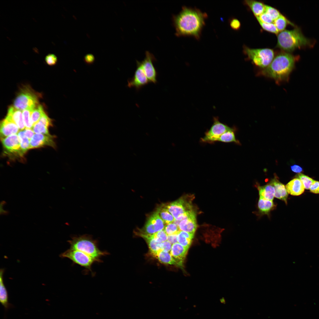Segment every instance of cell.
I'll return each mask as SVG.
<instances>
[{"label": "cell", "instance_id": "6da1fadb", "mask_svg": "<svg viewBox=\"0 0 319 319\" xmlns=\"http://www.w3.org/2000/svg\"><path fill=\"white\" fill-rule=\"evenodd\" d=\"M208 15L199 9L183 6L178 14L173 15V24L177 36H191L198 40Z\"/></svg>", "mask_w": 319, "mask_h": 319}, {"label": "cell", "instance_id": "7a4b0ae2", "mask_svg": "<svg viewBox=\"0 0 319 319\" xmlns=\"http://www.w3.org/2000/svg\"><path fill=\"white\" fill-rule=\"evenodd\" d=\"M298 59V57L281 51L275 55L270 64L262 69L261 73L277 83L287 81Z\"/></svg>", "mask_w": 319, "mask_h": 319}, {"label": "cell", "instance_id": "3957f363", "mask_svg": "<svg viewBox=\"0 0 319 319\" xmlns=\"http://www.w3.org/2000/svg\"><path fill=\"white\" fill-rule=\"evenodd\" d=\"M311 42L303 34L300 28L285 30L279 33L276 47L281 51L290 53L297 48L311 45Z\"/></svg>", "mask_w": 319, "mask_h": 319}, {"label": "cell", "instance_id": "277c9868", "mask_svg": "<svg viewBox=\"0 0 319 319\" xmlns=\"http://www.w3.org/2000/svg\"><path fill=\"white\" fill-rule=\"evenodd\" d=\"M68 242L70 248L84 253L95 259L97 263L102 262L101 258L109 254L107 251L100 249L98 241L93 239L90 235L84 234L73 236Z\"/></svg>", "mask_w": 319, "mask_h": 319}, {"label": "cell", "instance_id": "5b68a950", "mask_svg": "<svg viewBox=\"0 0 319 319\" xmlns=\"http://www.w3.org/2000/svg\"><path fill=\"white\" fill-rule=\"evenodd\" d=\"M243 51L253 64L262 69L270 64L275 55L274 50L268 48H252L244 45Z\"/></svg>", "mask_w": 319, "mask_h": 319}, {"label": "cell", "instance_id": "8992f818", "mask_svg": "<svg viewBox=\"0 0 319 319\" xmlns=\"http://www.w3.org/2000/svg\"><path fill=\"white\" fill-rule=\"evenodd\" d=\"M191 201V199L187 197H182L176 201L164 205L175 220L180 221L187 213L194 210Z\"/></svg>", "mask_w": 319, "mask_h": 319}, {"label": "cell", "instance_id": "52a82bcc", "mask_svg": "<svg viewBox=\"0 0 319 319\" xmlns=\"http://www.w3.org/2000/svg\"><path fill=\"white\" fill-rule=\"evenodd\" d=\"M38 96L28 87L21 90L14 101V107L21 110L27 109H34L38 105Z\"/></svg>", "mask_w": 319, "mask_h": 319}, {"label": "cell", "instance_id": "ba28073f", "mask_svg": "<svg viewBox=\"0 0 319 319\" xmlns=\"http://www.w3.org/2000/svg\"><path fill=\"white\" fill-rule=\"evenodd\" d=\"M60 256L69 258L74 263L84 267L92 273V265L97 263L95 259L84 253L70 248L61 253Z\"/></svg>", "mask_w": 319, "mask_h": 319}, {"label": "cell", "instance_id": "9c48e42d", "mask_svg": "<svg viewBox=\"0 0 319 319\" xmlns=\"http://www.w3.org/2000/svg\"><path fill=\"white\" fill-rule=\"evenodd\" d=\"M232 128L220 122L218 117H214L212 125L210 129L205 132L204 136L201 138L200 142L204 143L214 144L220 136Z\"/></svg>", "mask_w": 319, "mask_h": 319}, {"label": "cell", "instance_id": "30bf717a", "mask_svg": "<svg viewBox=\"0 0 319 319\" xmlns=\"http://www.w3.org/2000/svg\"><path fill=\"white\" fill-rule=\"evenodd\" d=\"M136 68L133 77L128 80V87L134 88L137 91L148 84L149 82L142 66L141 61H136Z\"/></svg>", "mask_w": 319, "mask_h": 319}, {"label": "cell", "instance_id": "8fae6325", "mask_svg": "<svg viewBox=\"0 0 319 319\" xmlns=\"http://www.w3.org/2000/svg\"><path fill=\"white\" fill-rule=\"evenodd\" d=\"M165 224L157 211L149 217L143 228L138 234L152 235L164 230Z\"/></svg>", "mask_w": 319, "mask_h": 319}, {"label": "cell", "instance_id": "7c38bea8", "mask_svg": "<svg viewBox=\"0 0 319 319\" xmlns=\"http://www.w3.org/2000/svg\"><path fill=\"white\" fill-rule=\"evenodd\" d=\"M156 61L154 56L149 51L145 52L144 59L141 61L145 74L150 83L155 84L157 82V71L154 65V62Z\"/></svg>", "mask_w": 319, "mask_h": 319}, {"label": "cell", "instance_id": "4fadbf2b", "mask_svg": "<svg viewBox=\"0 0 319 319\" xmlns=\"http://www.w3.org/2000/svg\"><path fill=\"white\" fill-rule=\"evenodd\" d=\"M180 231L194 233L196 230V214L194 210L187 214L180 221H176Z\"/></svg>", "mask_w": 319, "mask_h": 319}, {"label": "cell", "instance_id": "5bb4252c", "mask_svg": "<svg viewBox=\"0 0 319 319\" xmlns=\"http://www.w3.org/2000/svg\"><path fill=\"white\" fill-rule=\"evenodd\" d=\"M1 140L3 145L7 152L11 153H17L20 156L23 155L17 134L11 135Z\"/></svg>", "mask_w": 319, "mask_h": 319}, {"label": "cell", "instance_id": "9a60e30c", "mask_svg": "<svg viewBox=\"0 0 319 319\" xmlns=\"http://www.w3.org/2000/svg\"><path fill=\"white\" fill-rule=\"evenodd\" d=\"M45 146L55 147V144L51 135L35 134L30 140V149L38 148Z\"/></svg>", "mask_w": 319, "mask_h": 319}, {"label": "cell", "instance_id": "2e32d148", "mask_svg": "<svg viewBox=\"0 0 319 319\" xmlns=\"http://www.w3.org/2000/svg\"><path fill=\"white\" fill-rule=\"evenodd\" d=\"M20 131L17 125L6 117L0 124L1 139H2L11 135L17 134Z\"/></svg>", "mask_w": 319, "mask_h": 319}, {"label": "cell", "instance_id": "e0dca14e", "mask_svg": "<svg viewBox=\"0 0 319 319\" xmlns=\"http://www.w3.org/2000/svg\"><path fill=\"white\" fill-rule=\"evenodd\" d=\"M188 248L177 242L172 245L170 254L182 268Z\"/></svg>", "mask_w": 319, "mask_h": 319}, {"label": "cell", "instance_id": "ac0fdd59", "mask_svg": "<svg viewBox=\"0 0 319 319\" xmlns=\"http://www.w3.org/2000/svg\"><path fill=\"white\" fill-rule=\"evenodd\" d=\"M6 117L15 123L20 131L24 130L25 128L21 110L16 109L14 106H10L8 109Z\"/></svg>", "mask_w": 319, "mask_h": 319}, {"label": "cell", "instance_id": "d6986e66", "mask_svg": "<svg viewBox=\"0 0 319 319\" xmlns=\"http://www.w3.org/2000/svg\"><path fill=\"white\" fill-rule=\"evenodd\" d=\"M274 187L275 190V197L284 202L287 204L288 193L286 186L280 182L276 177H275L270 182Z\"/></svg>", "mask_w": 319, "mask_h": 319}, {"label": "cell", "instance_id": "ffe728a7", "mask_svg": "<svg viewBox=\"0 0 319 319\" xmlns=\"http://www.w3.org/2000/svg\"><path fill=\"white\" fill-rule=\"evenodd\" d=\"M4 269L2 268L0 271V301L3 306L5 311L13 307L9 301L8 293L4 284L3 281V274Z\"/></svg>", "mask_w": 319, "mask_h": 319}, {"label": "cell", "instance_id": "44dd1931", "mask_svg": "<svg viewBox=\"0 0 319 319\" xmlns=\"http://www.w3.org/2000/svg\"><path fill=\"white\" fill-rule=\"evenodd\" d=\"M288 193L294 196H298L304 191L305 187L299 178H295L289 182L286 185Z\"/></svg>", "mask_w": 319, "mask_h": 319}, {"label": "cell", "instance_id": "7402d4cb", "mask_svg": "<svg viewBox=\"0 0 319 319\" xmlns=\"http://www.w3.org/2000/svg\"><path fill=\"white\" fill-rule=\"evenodd\" d=\"M259 198L273 201L275 196V190L273 185L270 182L262 186H257Z\"/></svg>", "mask_w": 319, "mask_h": 319}, {"label": "cell", "instance_id": "603a6c76", "mask_svg": "<svg viewBox=\"0 0 319 319\" xmlns=\"http://www.w3.org/2000/svg\"><path fill=\"white\" fill-rule=\"evenodd\" d=\"M138 234L145 240L147 244L151 253L154 257H156L158 253L160 250L161 243L156 241L154 237L153 234Z\"/></svg>", "mask_w": 319, "mask_h": 319}, {"label": "cell", "instance_id": "cb8c5ba5", "mask_svg": "<svg viewBox=\"0 0 319 319\" xmlns=\"http://www.w3.org/2000/svg\"><path fill=\"white\" fill-rule=\"evenodd\" d=\"M245 4L251 10L255 16H258L265 12V4L254 0H245Z\"/></svg>", "mask_w": 319, "mask_h": 319}, {"label": "cell", "instance_id": "d4e9b609", "mask_svg": "<svg viewBox=\"0 0 319 319\" xmlns=\"http://www.w3.org/2000/svg\"><path fill=\"white\" fill-rule=\"evenodd\" d=\"M276 206L273 201L259 198L258 207L259 212L262 214H268Z\"/></svg>", "mask_w": 319, "mask_h": 319}, {"label": "cell", "instance_id": "484cf974", "mask_svg": "<svg viewBox=\"0 0 319 319\" xmlns=\"http://www.w3.org/2000/svg\"><path fill=\"white\" fill-rule=\"evenodd\" d=\"M194 233L180 231L177 235L178 242L189 248L194 236Z\"/></svg>", "mask_w": 319, "mask_h": 319}, {"label": "cell", "instance_id": "4316f807", "mask_svg": "<svg viewBox=\"0 0 319 319\" xmlns=\"http://www.w3.org/2000/svg\"><path fill=\"white\" fill-rule=\"evenodd\" d=\"M156 257L162 263L174 265L180 268V265L169 252L160 250L157 254Z\"/></svg>", "mask_w": 319, "mask_h": 319}, {"label": "cell", "instance_id": "83f0119b", "mask_svg": "<svg viewBox=\"0 0 319 319\" xmlns=\"http://www.w3.org/2000/svg\"><path fill=\"white\" fill-rule=\"evenodd\" d=\"M157 211L165 225L173 223L175 220L173 216L163 204L158 208Z\"/></svg>", "mask_w": 319, "mask_h": 319}, {"label": "cell", "instance_id": "f1b7e54d", "mask_svg": "<svg viewBox=\"0 0 319 319\" xmlns=\"http://www.w3.org/2000/svg\"><path fill=\"white\" fill-rule=\"evenodd\" d=\"M234 128L225 132L220 136L216 140V142L220 141L225 143L234 142L239 144V141L235 138Z\"/></svg>", "mask_w": 319, "mask_h": 319}, {"label": "cell", "instance_id": "f546056e", "mask_svg": "<svg viewBox=\"0 0 319 319\" xmlns=\"http://www.w3.org/2000/svg\"><path fill=\"white\" fill-rule=\"evenodd\" d=\"M273 23L279 31L280 32L284 30L288 24L295 27L294 24L289 20L286 17L282 14H281L278 18L274 21Z\"/></svg>", "mask_w": 319, "mask_h": 319}, {"label": "cell", "instance_id": "4dcf8cb0", "mask_svg": "<svg viewBox=\"0 0 319 319\" xmlns=\"http://www.w3.org/2000/svg\"><path fill=\"white\" fill-rule=\"evenodd\" d=\"M17 135L20 141L21 152L23 155L30 149V140L25 136L24 130L20 131Z\"/></svg>", "mask_w": 319, "mask_h": 319}, {"label": "cell", "instance_id": "1f68e13d", "mask_svg": "<svg viewBox=\"0 0 319 319\" xmlns=\"http://www.w3.org/2000/svg\"><path fill=\"white\" fill-rule=\"evenodd\" d=\"M44 112L42 106L40 105L37 106L33 110L31 116V120L33 126L39 121Z\"/></svg>", "mask_w": 319, "mask_h": 319}, {"label": "cell", "instance_id": "d6a6232c", "mask_svg": "<svg viewBox=\"0 0 319 319\" xmlns=\"http://www.w3.org/2000/svg\"><path fill=\"white\" fill-rule=\"evenodd\" d=\"M33 110L27 109L23 110L22 112L23 121L25 128L32 129L33 126L31 116Z\"/></svg>", "mask_w": 319, "mask_h": 319}, {"label": "cell", "instance_id": "836d02e7", "mask_svg": "<svg viewBox=\"0 0 319 319\" xmlns=\"http://www.w3.org/2000/svg\"><path fill=\"white\" fill-rule=\"evenodd\" d=\"M47 127L38 121L33 126L32 129L35 134L50 135Z\"/></svg>", "mask_w": 319, "mask_h": 319}, {"label": "cell", "instance_id": "e575fe53", "mask_svg": "<svg viewBox=\"0 0 319 319\" xmlns=\"http://www.w3.org/2000/svg\"><path fill=\"white\" fill-rule=\"evenodd\" d=\"M262 28L269 32L277 35L279 32L273 23H267L263 22L256 18Z\"/></svg>", "mask_w": 319, "mask_h": 319}, {"label": "cell", "instance_id": "d590c367", "mask_svg": "<svg viewBox=\"0 0 319 319\" xmlns=\"http://www.w3.org/2000/svg\"><path fill=\"white\" fill-rule=\"evenodd\" d=\"M164 230L168 235H177L180 231L178 226L173 222L165 225Z\"/></svg>", "mask_w": 319, "mask_h": 319}, {"label": "cell", "instance_id": "8d00e7d4", "mask_svg": "<svg viewBox=\"0 0 319 319\" xmlns=\"http://www.w3.org/2000/svg\"><path fill=\"white\" fill-rule=\"evenodd\" d=\"M265 12L270 16L274 21L278 18L281 14L277 9L267 5H265Z\"/></svg>", "mask_w": 319, "mask_h": 319}, {"label": "cell", "instance_id": "74e56055", "mask_svg": "<svg viewBox=\"0 0 319 319\" xmlns=\"http://www.w3.org/2000/svg\"><path fill=\"white\" fill-rule=\"evenodd\" d=\"M297 177V178L302 182L305 189L307 190L310 189L311 185L314 180L312 178L302 173H299Z\"/></svg>", "mask_w": 319, "mask_h": 319}, {"label": "cell", "instance_id": "f35d334b", "mask_svg": "<svg viewBox=\"0 0 319 319\" xmlns=\"http://www.w3.org/2000/svg\"><path fill=\"white\" fill-rule=\"evenodd\" d=\"M153 236L156 241L159 243L167 240L168 235L164 230L154 234Z\"/></svg>", "mask_w": 319, "mask_h": 319}, {"label": "cell", "instance_id": "ab89813d", "mask_svg": "<svg viewBox=\"0 0 319 319\" xmlns=\"http://www.w3.org/2000/svg\"><path fill=\"white\" fill-rule=\"evenodd\" d=\"M261 22L267 23H273L274 21L270 16L265 12H264L258 16H255Z\"/></svg>", "mask_w": 319, "mask_h": 319}, {"label": "cell", "instance_id": "60d3db41", "mask_svg": "<svg viewBox=\"0 0 319 319\" xmlns=\"http://www.w3.org/2000/svg\"><path fill=\"white\" fill-rule=\"evenodd\" d=\"M45 60L48 64L50 66H53L56 63L57 58L54 54L50 53L45 56Z\"/></svg>", "mask_w": 319, "mask_h": 319}, {"label": "cell", "instance_id": "b9f144b4", "mask_svg": "<svg viewBox=\"0 0 319 319\" xmlns=\"http://www.w3.org/2000/svg\"><path fill=\"white\" fill-rule=\"evenodd\" d=\"M39 121L48 128L52 125L51 120L48 117L45 112L42 115Z\"/></svg>", "mask_w": 319, "mask_h": 319}, {"label": "cell", "instance_id": "7bdbcfd3", "mask_svg": "<svg viewBox=\"0 0 319 319\" xmlns=\"http://www.w3.org/2000/svg\"><path fill=\"white\" fill-rule=\"evenodd\" d=\"M229 24L231 28L235 30H239L241 26V23L240 21L235 18L231 19L230 20Z\"/></svg>", "mask_w": 319, "mask_h": 319}, {"label": "cell", "instance_id": "ee69618b", "mask_svg": "<svg viewBox=\"0 0 319 319\" xmlns=\"http://www.w3.org/2000/svg\"><path fill=\"white\" fill-rule=\"evenodd\" d=\"M172 246V244L167 240L161 243L160 250L166 252H169L171 250Z\"/></svg>", "mask_w": 319, "mask_h": 319}, {"label": "cell", "instance_id": "f6af8a7d", "mask_svg": "<svg viewBox=\"0 0 319 319\" xmlns=\"http://www.w3.org/2000/svg\"><path fill=\"white\" fill-rule=\"evenodd\" d=\"M309 190L310 192L315 194H319V181L314 180L311 185Z\"/></svg>", "mask_w": 319, "mask_h": 319}, {"label": "cell", "instance_id": "bcb514c9", "mask_svg": "<svg viewBox=\"0 0 319 319\" xmlns=\"http://www.w3.org/2000/svg\"><path fill=\"white\" fill-rule=\"evenodd\" d=\"M84 60L85 62L87 64H92L95 61V58L93 54H88L84 56Z\"/></svg>", "mask_w": 319, "mask_h": 319}, {"label": "cell", "instance_id": "7dc6e473", "mask_svg": "<svg viewBox=\"0 0 319 319\" xmlns=\"http://www.w3.org/2000/svg\"><path fill=\"white\" fill-rule=\"evenodd\" d=\"M25 136L30 140L34 135V133L32 129L25 128L24 130Z\"/></svg>", "mask_w": 319, "mask_h": 319}, {"label": "cell", "instance_id": "c3c4849f", "mask_svg": "<svg viewBox=\"0 0 319 319\" xmlns=\"http://www.w3.org/2000/svg\"><path fill=\"white\" fill-rule=\"evenodd\" d=\"M177 235H168L167 241L169 242L172 245L178 242Z\"/></svg>", "mask_w": 319, "mask_h": 319}, {"label": "cell", "instance_id": "681fc988", "mask_svg": "<svg viewBox=\"0 0 319 319\" xmlns=\"http://www.w3.org/2000/svg\"><path fill=\"white\" fill-rule=\"evenodd\" d=\"M291 169L293 172L297 173H300L303 171V169L302 167L296 165H294L291 166Z\"/></svg>", "mask_w": 319, "mask_h": 319}, {"label": "cell", "instance_id": "f907efd6", "mask_svg": "<svg viewBox=\"0 0 319 319\" xmlns=\"http://www.w3.org/2000/svg\"><path fill=\"white\" fill-rule=\"evenodd\" d=\"M6 204V202L4 201H2L0 203V214H7L8 212L7 211L5 210L4 209L3 206H4Z\"/></svg>", "mask_w": 319, "mask_h": 319}, {"label": "cell", "instance_id": "816d5d0a", "mask_svg": "<svg viewBox=\"0 0 319 319\" xmlns=\"http://www.w3.org/2000/svg\"><path fill=\"white\" fill-rule=\"evenodd\" d=\"M220 301L221 303H224V304L225 302V300L224 298H222L221 299Z\"/></svg>", "mask_w": 319, "mask_h": 319}]
</instances>
